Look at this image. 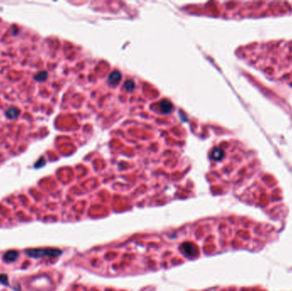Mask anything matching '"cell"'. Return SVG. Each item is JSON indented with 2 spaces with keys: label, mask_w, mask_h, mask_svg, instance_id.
Returning a JSON list of instances; mask_svg holds the SVG:
<instances>
[{
  "label": "cell",
  "mask_w": 292,
  "mask_h": 291,
  "mask_svg": "<svg viewBox=\"0 0 292 291\" xmlns=\"http://www.w3.org/2000/svg\"><path fill=\"white\" fill-rule=\"evenodd\" d=\"M121 79V74L119 71H114L110 74L109 77V82L112 86H116L118 83L120 82Z\"/></svg>",
  "instance_id": "cell-1"
},
{
  "label": "cell",
  "mask_w": 292,
  "mask_h": 291,
  "mask_svg": "<svg viewBox=\"0 0 292 291\" xmlns=\"http://www.w3.org/2000/svg\"><path fill=\"white\" fill-rule=\"evenodd\" d=\"M19 114H20V111H19V110H18L17 108L11 107V108H9V109L6 110V112H5V116L7 117L8 119H10V120H13V119H16V118L19 115Z\"/></svg>",
  "instance_id": "cell-2"
},
{
  "label": "cell",
  "mask_w": 292,
  "mask_h": 291,
  "mask_svg": "<svg viewBox=\"0 0 292 291\" xmlns=\"http://www.w3.org/2000/svg\"><path fill=\"white\" fill-rule=\"evenodd\" d=\"M160 109H161V111L162 113H169L173 110V104L169 101L163 100L160 103Z\"/></svg>",
  "instance_id": "cell-3"
},
{
  "label": "cell",
  "mask_w": 292,
  "mask_h": 291,
  "mask_svg": "<svg viewBox=\"0 0 292 291\" xmlns=\"http://www.w3.org/2000/svg\"><path fill=\"white\" fill-rule=\"evenodd\" d=\"M47 77H48V74L47 72H45V71H40V72H38V74H36L34 76V79L36 80H38V81H44L45 79H47Z\"/></svg>",
  "instance_id": "cell-4"
},
{
  "label": "cell",
  "mask_w": 292,
  "mask_h": 291,
  "mask_svg": "<svg viewBox=\"0 0 292 291\" xmlns=\"http://www.w3.org/2000/svg\"><path fill=\"white\" fill-rule=\"evenodd\" d=\"M124 86H125V88H126L127 92H132L134 89V87H135V84L132 80H127V82L125 83Z\"/></svg>",
  "instance_id": "cell-5"
},
{
  "label": "cell",
  "mask_w": 292,
  "mask_h": 291,
  "mask_svg": "<svg viewBox=\"0 0 292 291\" xmlns=\"http://www.w3.org/2000/svg\"><path fill=\"white\" fill-rule=\"evenodd\" d=\"M221 154H222V151L220 150H214L213 151V153H212V157L214 160H216V161L217 160H220V158L222 157Z\"/></svg>",
  "instance_id": "cell-6"
}]
</instances>
